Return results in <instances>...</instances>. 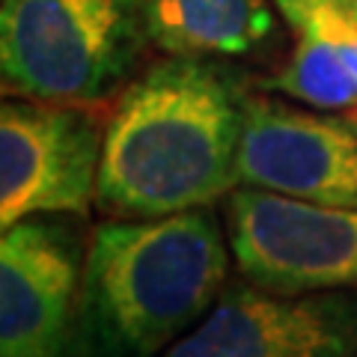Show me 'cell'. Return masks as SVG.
Returning <instances> with one entry per match:
<instances>
[{"label":"cell","mask_w":357,"mask_h":357,"mask_svg":"<svg viewBox=\"0 0 357 357\" xmlns=\"http://www.w3.org/2000/svg\"><path fill=\"white\" fill-rule=\"evenodd\" d=\"M149 42L143 0H3V93L98 105L126 86Z\"/></svg>","instance_id":"obj_3"},{"label":"cell","mask_w":357,"mask_h":357,"mask_svg":"<svg viewBox=\"0 0 357 357\" xmlns=\"http://www.w3.org/2000/svg\"><path fill=\"white\" fill-rule=\"evenodd\" d=\"M161 357H357V295L232 283Z\"/></svg>","instance_id":"obj_6"},{"label":"cell","mask_w":357,"mask_h":357,"mask_svg":"<svg viewBox=\"0 0 357 357\" xmlns=\"http://www.w3.org/2000/svg\"><path fill=\"white\" fill-rule=\"evenodd\" d=\"M241 185L357 208V126L274 98H248Z\"/></svg>","instance_id":"obj_8"},{"label":"cell","mask_w":357,"mask_h":357,"mask_svg":"<svg viewBox=\"0 0 357 357\" xmlns=\"http://www.w3.org/2000/svg\"><path fill=\"white\" fill-rule=\"evenodd\" d=\"M232 262L280 295L357 289V208L238 185L227 197Z\"/></svg>","instance_id":"obj_4"},{"label":"cell","mask_w":357,"mask_h":357,"mask_svg":"<svg viewBox=\"0 0 357 357\" xmlns=\"http://www.w3.org/2000/svg\"><path fill=\"white\" fill-rule=\"evenodd\" d=\"M274 3L295 30L310 27L325 36L357 75V18L345 9V3L340 0H274Z\"/></svg>","instance_id":"obj_11"},{"label":"cell","mask_w":357,"mask_h":357,"mask_svg":"<svg viewBox=\"0 0 357 357\" xmlns=\"http://www.w3.org/2000/svg\"><path fill=\"white\" fill-rule=\"evenodd\" d=\"M84 248L72 227L27 218L0 238V357H75Z\"/></svg>","instance_id":"obj_7"},{"label":"cell","mask_w":357,"mask_h":357,"mask_svg":"<svg viewBox=\"0 0 357 357\" xmlns=\"http://www.w3.org/2000/svg\"><path fill=\"white\" fill-rule=\"evenodd\" d=\"M345 9H349V13L357 18V0H345Z\"/></svg>","instance_id":"obj_12"},{"label":"cell","mask_w":357,"mask_h":357,"mask_svg":"<svg viewBox=\"0 0 357 357\" xmlns=\"http://www.w3.org/2000/svg\"><path fill=\"white\" fill-rule=\"evenodd\" d=\"M248 98L197 57L149 66L105 126L96 203L114 218H164L206 208L241 185Z\"/></svg>","instance_id":"obj_1"},{"label":"cell","mask_w":357,"mask_h":357,"mask_svg":"<svg viewBox=\"0 0 357 357\" xmlns=\"http://www.w3.org/2000/svg\"><path fill=\"white\" fill-rule=\"evenodd\" d=\"M229 259L208 206L102 223L84 256L75 357H161L215 307Z\"/></svg>","instance_id":"obj_2"},{"label":"cell","mask_w":357,"mask_h":357,"mask_svg":"<svg viewBox=\"0 0 357 357\" xmlns=\"http://www.w3.org/2000/svg\"><path fill=\"white\" fill-rule=\"evenodd\" d=\"M295 33L298 45L292 57L262 86L319 110H357V75L342 54L310 27H298Z\"/></svg>","instance_id":"obj_10"},{"label":"cell","mask_w":357,"mask_h":357,"mask_svg":"<svg viewBox=\"0 0 357 357\" xmlns=\"http://www.w3.org/2000/svg\"><path fill=\"white\" fill-rule=\"evenodd\" d=\"M340 3H345V0H340Z\"/></svg>","instance_id":"obj_14"},{"label":"cell","mask_w":357,"mask_h":357,"mask_svg":"<svg viewBox=\"0 0 357 357\" xmlns=\"http://www.w3.org/2000/svg\"><path fill=\"white\" fill-rule=\"evenodd\" d=\"M351 122H354V126H357V110H351V116H349Z\"/></svg>","instance_id":"obj_13"},{"label":"cell","mask_w":357,"mask_h":357,"mask_svg":"<svg viewBox=\"0 0 357 357\" xmlns=\"http://www.w3.org/2000/svg\"><path fill=\"white\" fill-rule=\"evenodd\" d=\"M105 128L93 114L57 102L0 107V227L27 218L86 215L98 197Z\"/></svg>","instance_id":"obj_5"},{"label":"cell","mask_w":357,"mask_h":357,"mask_svg":"<svg viewBox=\"0 0 357 357\" xmlns=\"http://www.w3.org/2000/svg\"><path fill=\"white\" fill-rule=\"evenodd\" d=\"M152 45L170 57H241L274 30L265 0H143Z\"/></svg>","instance_id":"obj_9"}]
</instances>
